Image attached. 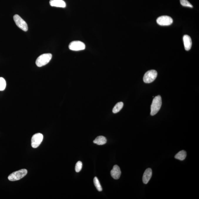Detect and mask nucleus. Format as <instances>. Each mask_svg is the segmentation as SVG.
<instances>
[{
  "instance_id": "16",
  "label": "nucleus",
  "mask_w": 199,
  "mask_h": 199,
  "mask_svg": "<svg viewBox=\"0 0 199 199\" xmlns=\"http://www.w3.org/2000/svg\"><path fill=\"white\" fill-rule=\"evenodd\" d=\"M93 182L94 185H95L96 188L99 191H102V188L101 185V184L99 181L98 178L97 177H95L93 180Z\"/></svg>"
},
{
  "instance_id": "2",
  "label": "nucleus",
  "mask_w": 199,
  "mask_h": 199,
  "mask_svg": "<svg viewBox=\"0 0 199 199\" xmlns=\"http://www.w3.org/2000/svg\"><path fill=\"white\" fill-rule=\"evenodd\" d=\"M52 58V55L51 53H47L42 54L36 59V65L39 67L45 66L49 63Z\"/></svg>"
},
{
  "instance_id": "6",
  "label": "nucleus",
  "mask_w": 199,
  "mask_h": 199,
  "mask_svg": "<svg viewBox=\"0 0 199 199\" xmlns=\"http://www.w3.org/2000/svg\"><path fill=\"white\" fill-rule=\"evenodd\" d=\"M86 46L85 44L79 41H75L71 42L69 46V48L71 50L79 51L84 50Z\"/></svg>"
},
{
  "instance_id": "7",
  "label": "nucleus",
  "mask_w": 199,
  "mask_h": 199,
  "mask_svg": "<svg viewBox=\"0 0 199 199\" xmlns=\"http://www.w3.org/2000/svg\"><path fill=\"white\" fill-rule=\"evenodd\" d=\"M156 22L159 25L162 26H169L172 24L173 20L169 16H163L157 19Z\"/></svg>"
},
{
  "instance_id": "1",
  "label": "nucleus",
  "mask_w": 199,
  "mask_h": 199,
  "mask_svg": "<svg viewBox=\"0 0 199 199\" xmlns=\"http://www.w3.org/2000/svg\"><path fill=\"white\" fill-rule=\"evenodd\" d=\"M162 98L160 96L158 95L154 98L151 106V115L154 116L158 113L162 106Z\"/></svg>"
},
{
  "instance_id": "15",
  "label": "nucleus",
  "mask_w": 199,
  "mask_h": 199,
  "mask_svg": "<svg viewBox=\"0 0 199 199\" xmlns=\"http://www.w3.org/2000/svg\"><path fill=\"white\" fill-rule=\"evenodd\" d=\"M123 104L122 102L118 103L113 108V112L115 114L119 112L123 107Z\"/></svg>"
},
{
  "instance_id": "10",
  "label": "nucleus",
  "mask_w": 199,
  "mask_h": 199,
  "mask_svg": "<svg viewBox=\"0 0 199 199\" xmlns=\"http://www.w3.org/2000/svg\"><path fill=\"white\" fill-rule=\"evenodd\" d=\"M183 40L185 50L187 51L190 50L191 49L192 45V42L191 37L187 35H185L183 37Z\"/></svg>"
},
{
  "instance_id": "4",
  "label": "nucleus",
  "mask_w": 199,
  "mask_h": 199,
  "mask_svg": "<svg viewBox=\"0 0 199 199\" xmlns=\"http://www.w3.org/2000/svg\"><path fill=\"white\" fill-rule=\"evenodd\" d=\"M158 73L155 70L148 71L144 75L143 80L145 83H149L153 82L156 79Z\"/></svg>"
},
{
  "instance_id": "5",
  "label": "nucleus",
  "mask_w": 199,
  "mask_h": 199,
  "mask_svg": "<svg viewBox=\"0 0 199 199\" xmlns=\"http://www.w3.org/2000/svg\"><path fill=\"white\" fill-rule=\"evenodd\" d=\"M14 19L16 24L19 28L24 31H27L28 30V27L27 23L18 14L14 16Z\"/></svg>"
},
{
  "instance_id": "9",
  "label": "nucleus",
  "mask_w": 199,
  "mask_h": 199,
  "mask_svg": "<svg viewBox=\"0 0 199 199\" xmlns=\"http://www.w3.org/2000/svg\"><path fill=\"white\" fill-rule=\"evenodd\" d=\"M121 175V171L120 167L117 165H114L111 171V175L114 179L117 180L120 178Z\"/></svg>"
},
{
  "instance_id": "3",
  "label": "nucleus",
  "mask_w": 199,
  "mask_h": 199,
  "mask_svg": "<svg viewBox=\"0 0 199 199\" xmlns=\"http://www.w3.org/2000/svg\"><path fill=\"white\" fill-rule=\"evenodd\" d=\"M27 173V170L23 169L20 170L15 171L9 176L8 178L9 181H16L21 179L26 175Z\"/></svg>"
},
{
  "instance_id": "13",
  "label": "nucleus",
  "mask_w": 199,
  "mask_h": 199,
  "mask_svg": "<svg viewBox=\"0 0 199 199\" xmlns=\"http://www.w3.org/2000/svg\"><path fill=\"white\" fill-rule=\"evenodd\" d=\"M107 142L106 138L103 136H100L96 138L93 141V143L98 145H103L105 144Z\"/></svg>"
},
{
  "instance_id": "12",
  "label": "nucleus",
  "mask_w": 199,
  "mask_h": 199,
  "mask_svg": "<svg viewBox=\"0 0 199 199\" xmlns=\"http://www.w3.org/2000/svg\"><path fill=\"white\" fill-rule=\"evenodd\" d=\"M152 174V170L150 168H148L145 171L142 178L144 183L147 184L149 182L151 178Z\"/></svg>"
},
{
  "instance_id": "17",
  "label": "nucleus",
  "mask_w": 199,
  "mask_h": 199,
  "mask_svg": "<svg viewBox=\"0 0 199 199\" xmlns=\"http://www.w3.org/2000/svg\"><path fill=\"white\" fill-rule=\"evenodd\" d=\"M6 87V82L4 78L0 77V91H3Z\"/></svg>"
},
{
  "instance_id": "18",
  "label": "nucleus",
  "mask_w": 199,
  "mask_h": 199,
  "mask_svg": "<svg viewBox=\"0 0 199 199\" xmlns=\"http://www.w3.org/2000/svg\"><path fill=\"white\" fill-rule=\"evenodd\" d=\"M180 2L183 6L193 8V5L187 0H180Z\"/></svg>"
},
{
  "instance_id": "14",
  "label": "nucleus",
  "mask_w": 199,
  "mask_h": 199,
  "mask_svg": "<svg viewBox=\"0 0 199 199\" xmlns=\"http://www.w3.org/2000/svg\"><path fill=\"white\" fill-rule=\"evenodd\" d=\"M186 156V152L185 150H183L178 152V153L175 155V159L182 161L184 160L185 159Z\"/></svg>"
},
{
  "instance_id": "19",
  "label": "nucleus",
  "mask_w": 199,
  "mask_h": 199,
  "mask_svg": "<svg viewBox=\"0 0 199 199\" xmlns=\"http://www.w3.org/2000/svg\"><path fill=\"white\" fill-rule=\"evenodd\" d=\"M82 163L81 161H78L75 165V170L76 172H79L82 170Z\"/></svg>"
},
{
  "instance_id": "8",
  "label": "nucleus",
  "mask_w": 199,
  "mask_h": 199,
  "mask_svg": "<svg viewBox=\"0 0 199 199\" xmlns=\"http://www.w3.org/2000/svg\"><path fill=\"white\" fill-rule=\"evenodd\" d=\"M43 139V135L41 133H37L33 135L31 139V146L33 148L38 147L41 143Z\"/></svg>"
},
{
  "instance_id": "11",
  "label": "nucleus",
  "mask_w": 199,
  "mask_h": 199,
  "mask_svg": "<svg viewBox=\"0 0 199 199\" xmlns=\"http://www.w3.org/2000/svg\"><path fill=\"white\" fill-rule=\"evenodd\" d=\"M49 4L53 7L64 8L66 6V4L63 0H50Z\"/></svg>"
}]
</instances>
